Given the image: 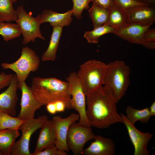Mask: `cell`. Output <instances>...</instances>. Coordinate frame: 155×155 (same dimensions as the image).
I'll return each mask as SVG.
<instances>
[{
    "label": "cell",
    "instance_id": "obj_37",
    "mask_svg": "<svg viewBox=\"0 0 155 155\" xmlns=\"http://www.w3.org/2000/svg\"><path fill=\"white\" fill-rule=\"evenodd\" d=\"M138 1L144 4L154 5L155 4V0H137Z\"/></svg>",
    "mask_w": 155,
    "mask_h": 155
},
{
    "label": "cell",
    "instance_id": "obj_40",
    "mask_svg": "<svg viewBox=\"0 0 155 155\" xmlns=\"http://www.w3.org/2000/svg\"><path fill=\"white\" fill-rule=\"evenodd\" d=\"M17 0H13L14 3H16L17 1Z\"/></svg>",
    "mask_w": 155,
    "mask_h": 155
},
{
    "label": "cell",
    "instance_id": "obj_12",
    "mask_svg": "<svg viewBox=\"0 0 155 155\" xmlns=\"http://www.w3.org/2000/svg\"><path fill=\"white\" fill-rule=\"evenodd\" d=\"M121 115L123 122L127 130L131 141L134 148V155H148L150 151L147 149L148 143L153 135L150 133L143 132L137 129L127 119L125 115L122 113Z\"/></svg>",
    "mask_w": 155,
    "mask_h": 155
},
{
    "label": "cell",
    "instance_id": "obj_34",
    "mask_svg": "<svg viewBox=\"0 0 155 155\" xmlns=\"http://www.w3.org/2000/svg\"><path fill=\"white\" fill-rule=\"evenodd\" d=\"M56 111L57 112H64L66 108V105L64 102L58 100L54 102Z\"/></svg>",
    "mask_w": 155,
    "mask_h": 155
},
{
    "label": "cell",
    "instance_id": "obj_27",
    "mask_svg": "<svg viewBox=\"0 0 155 155\" xmlns=\"http://www.w3.org/2000/svg\"><path fill=\"white\" fill-rule=\"evenodd\" d=\"M24 121L18 117L0 111V131L8 129L19 130L20 126Z\"/></svg>",
    "mask_w": 155,
    "mask_h": 155
},
{
    "label": "cell",
    "instance_id": "obj_25",
    "mask_svg": "<svg viewBox=\"0 0 155 155\" xmlns=\"http://www.w3.org/2000/svg\"><path fill=\"white\" fill-rule=\"evenodd\" d=\"M116 29L106 24L94 28L91 31H86L84 37L90 43H97L99 38L102 36L109 33H114Z\"/></svg>",
    "mask_w": 155,
    "mask_h": 155
},
{
    "label": "cell",
    "instance_id": "obj_32",
    "mask_svg": "<svg viewBox=\"0 0 155 155\" xmlns=\"http://www.w3.org/2000/svg\"><path fill=\"white\" fill-rule=\"evenodd\" d=\"M93 4L109 9L115 5L113 0H91Z\"/></svg>",
    "mask_w": 155,
    "mask_h": 155
},
{
    "label": "cell",
    "instance_id": "obj_9",
    "mask_svg": "<svg viewBox=\"0 0 155 155\" xmlns=\"http://www.w3.org/2000/svg\"><path fill=\"white\" fill-rule=\"evenodd\" d=\"M95 136L91 127L83 126L75 122L68 129L67 137L68 148L74 155L83 154L86 143L94 140Z\"/></svg>",
    "mask_w": 155,
    "mask_h": 155
},
{
    "label": "cell",
    "instance_id": "obj_17",
    "mask_svg": "<svg viewBox=\"0 0 155 155\" xmlns=\"http://www.w3.org/2000/svg\"><path fill=\"white\" fill-rule=\"evenodd\" d=\"M40 129L34 152L55 145L56 134L52 120L48 119Z\"/></svg>",
    "mask_w": 155,
    "mask_h": 155
},
{
    "label": "cell",
    "instance_id": "obj_35",
    "mask_svg": "<svg viewBox=\"0 0 155 155\" xmlns=\"http://www.w3.org/2000/svg\"><path fill=\"white\" fill-rule=\"evenodd\" d=\"M46 106V110L50 114L54 115L57 112L54 102L50 103Z\"/></svg>",
    "mask_w": 155,
    "mask_h": 155
},
{
    "label": "cell",
    "instance_id": "obj_5",
    "mask_svg": "<svg viewBox=\"0 0 155 155\" xmlns=\"http://www.w3.org/2000/svg\"><path fill=\"white\" fill-rule=\"evenodd\" d=\"M40 60L35 52L28 47H23L19 58L12 63L1 64L5 69H10L16 73L18 82L25 81L31 72L36 71L39 68Z\"/></svg>",
    "mask_w": 155,
    "mask_h": 155
},
{
    "label": "cell",
    "instance_id": "obj_11",
    "mask_svg": "<svg viewBox=\"0 0 155 155\" xmlns=\"http://www.w3.org/2000/svg\"><path fill=\"white\" fill-rule=\"evenodd\" d=\"M79 114L72 113L67 117L63 118L59 116L53 117L52 121L56 136L55 146L60 150L68 153L69 150L67 144V137L69 128L73 123L79 121Z\"/></svg>",
    "mask_w": 155,
    "mask_h": 155
},
{
    "label": "cell",
    "instance_id": "obj_24",
    "mask_svg": "<svg viewBox=\"0 0 155 155\" xmlns=\"http://www.w3.org/2000/svg\"><path fill=\"white\" fill-rule=\"evenodd\" d=\"M13 0H0V21L9 22L18 19L16 10L13 6Z\"/></svg>",
    "mask_w": 155,
    "mask_h": 155
},
{
    "label": "cell",
    "instance_id": "obj_10",
    "mask_svg": "<svg viewBox=\"0 0 155 155\" xmlns=\"http://www.w3.org/2000/svg\"><path fill=\"white\" fill-rule=\"evenodd\" d=\"M18 89L22 92L21 109L17 117L20 119L25 121L34 118L36 111L42 106L36 98L25 81L18 82Z\"/></svg>",
    "mask_w": 155,
    "mask_h": 155
},
{
    "label": "cell",
    "instance_id": "obj_20",
    "mask_svg": "<svg viewBox=\"0 0 155 155\" xmlns=\"http://www.w3.org/2000/svg\"><path fill=\"white\" fill-rule=\"evenodd\" d=\"M20 135L18 130L8 129L0 131V150L4 155H10L16 140Z\"/></svg>",
    "mask_w": 155,
    "mask_h": 155
},
{
    "label": "cell",
    "instance_id": "obj_18",
    "mask_svg": "<svg viewBox=\"0 0 155 155\" xmlns=\"http://www.w3.org/2000/svg\"><path fill=\"white\" fill-rule=\"evenodd\" d=\"M72 9L64 13H58L50 9L44 10L40 14L41 24L48 22L53 27L61 26L68 27L72 22Z\"/></svg>",
    "mask_w": 155,
    "mask_h": 155
},
{
    "label": "cell",
    "instance_id": "obj_2",
    "mask_svg": "<svg viewBox=\"0 0 155 155\" xmlns=\"http://www.w3.org/2000/svg\"><path fill=\"white\" fill-rule=\"evenodd\" d=\"M34 96L42 106L57 101L65 103L66 108H71V96L67 82L55 77H34L30 87Z\"/></svg>",
    "mask_w": 155,
    "mask_h": 155
},
{
    "label": "cell",
    "instance_id": "obj_28",
    "mask_svg": "<svg viewBox=\"0 0 155 155\" xmlns=\"http://www.w3.org/2000/svg\"><path fill=\"white\" fill-rule=\"evenodd\" d=\"M73 7L72 11V15L77 19L82 18V14L84 9H87L89 7V4L91 0H72Z\"/></svg>",
    "mask_w": 155,
    "mask_h": 155
},
{
    "label": "cell",
    "instance_id": "obj_39",
    "mask_svg": "<svg viewBox=\"0 0 155 155\" xmlns=\"http://www.w3.org/2000/svg\"><path fill=\"white\" fill-rule=\"evenodd\" d=\"M4 155L2 152L0 150V155Z\"/></svg>",
    "mask_w": 155,
    "mask_h": 155
},
{
    "label": "cell",
    "instance_id": "obj_4",
    "mask_svg": "<svg viewBox=\"0 0 155 155\" xmlns=\"http://www.w3.org/2000/svg\"><path fill=\"white\" fill-rule=\"evenodd\" d=\"M107 67V64L94 59L81 65L77 74L86 96L103 86Z\"/></svg>",
    "mask_w": 155,
    "mask_h": 155
},
{
    "label": "cell",
    "instance_id": "obj_7",
    "mask_svg": "<svg viewBox=\"0 0 155 155\" xmlns=\"http://www.w3.org/2000/svg\"><path fill=\"white\" fill-rule=\"evenodd\" d=\"M66 79L68 84L69 91L71 96V108L78 112L80 116L78 123L83 126L90 127L86 116V96L77 72L70 73Z\"/></svg>",
    "mask_w": 155,
    "mask_h": 155
},
{
    "label": "cell",
    "instance_id": "obj_6",
    "mask_svg": "<svg viewBox=\"0 0 155 155\" xmlns=\"http://www.w3.org/2000/svg\"><path fill=\"white\" fill-rule=\"evenodd\" d=\"M48 119L47 116L42 115L36 119L33 118L24 121L19 128L22 131L21 136L19 140L15 142L10 155H31L29 150L31 137Z\"/></svg>",
    "mask_w": 155,
    "mask_h": 155
},
{
    "label": "cell",
    "instance_id": "obj_31",
    "mask_svg": "<svg viewBox=\"0 0 155 155\" xmlns=\"http://www.w3.org/2000/svg\"><path fill=\"white\" fill-rule=\"evenodd\" d=\"M13 75L12 74H7L3 72L0 73V90L9 86Z\"/></svg>",
    "mask_w": 155,
    "mask_h": 155
},
{
    "label": "cell",
    "instance_id": "obj_29",
    "mask_svg": "<svg viewBox=\"0 0 155 155\" xmlns=\"http://www.w3.org/2000/svg\"><path fill=\"white\" fill-rule=\"evenodd\" d=\"M113 0L115 4L117 6L125 11L136 6L147 5L142 3L137 0Z\"/></svg>",
    "mask_w": 155,
    "mask_h": 155
},
{
    "label": "cell",
    "instance_id": "obj_30",
    "mask_svg": "<svg viewBox=\"0 0 155 155\" xmlns=\"http://www.w3.org/2000/svg\"><path fill=\"white\" fill-rule=\"evenodd\" d=\"M65 151L59 149L55 145L41 151L31 153V155H67Z\"/></svg>",
    "mask_w": 155,
    "mask_h": 155
},
{
    "label": "cell",
    "instance_id": "obj_38",
    "mask_svg": "<svg viewBox=\"0 0 155 155\" xmlns=\"http://www.w3.org/2000/svg\"><path fill=\"white\" fill-rule=\"evenodd\" d=\"M149 111L151 116L155 115V102L154 101L150 108Z\"/></svg>",
    "mask_w": 155,
    "mask_h": 155
},
{
    "label": "cell",
    "instance_id": "obj_33",
    "mask_svg": "<svg viewBox=\"0 0 155 155\" xmlns=\"http://www.w3.org/2000/svg\"><path fill=\"white\" fill-rule=\"evenodd\" d=\"M143 39L144 42H155V29H147L144 34Z\"/></svg>",
    "mask_w": 155,
    "mask_h": 155
},
{
    "label": "cell",
    "instance_id": "obj_15",
    "mask_svg": "<svg viewBox=\"0 0 155 155\" xmlns=\"http://www.w3.org/2000/svg\"><path fill=\"white\" fill-rule=\"evenodd\" d=\"M150 26H144L135 23L127 22L117 29L114 34L130 43L142 44L144 42V34Z\"/></svg>",
    "mask_w": 155,
    "mask_h": 155
},
{
    "label": "cell",
    "instance_id": "obj_1",
    "mask_svg": "<svg viewBox=\"0 0 155 155\" xmlns=\"http://www.w3.org/2000/svg\"><path fill=\"white\" fill-rule=\"evenodd\" d=\"M117 103L110 90L104 86L86 96V114L90 126L104 129L122 123V117L117 111Z\"/></svg>",
    "mask_w": 155,
    "mask_h": 155
},
{
    "label": "cell",
    "instance_id": "obj_22",
    "mask_svg": "<svg viewBox=\"0 0 155 155\" xmlns=\"http://www.w3.org/2000/svg\"><path fill=\"white\" fill-rule=\"evenodd\" d=\"M125 116L127 120L131 124L134 125L136 122L140 121L142 123H148L151 117L149 108L147 107L141 110L137 109L128 106L126 111Z\"/></svg>",
    "mask_w": 155,
    "mask_h": 155
},
{
    "label": "cell",
    "instance_id": "obj_13",
    "mask_svg": "<svg viewBox=\"0 0 155 155\" xmlns=\"http://www.w3.org/2000/svg\"><path fill=\"white\" fill-rule=\"evenodd\" d=\"M18 82L16 75L14 74L8 88L0 94V111L14 117L16 115V107L18 100Z\"/></svg>",
    "mask_w": 155,
    "mask_h": 155
},
{
    "label": "cell",
    "instance_id": "obj_36",
    "mask_svg": "<svg viewBox=\"0 0 155 155\" xmlns=\"http://www.w3.org/2000/svg\"><path fill=\"white\" fill-rule=\"evenodd\" d=\"M142 45L145 47L150 49H154L155 48V42H144Z\"/></svg>",
    "mask_w": 155,
    "mask_h": 155
},
{
    "label": "cell",
    "instance_id": "obj_14",
    "mask_svg": "<svg viewBox=\"0 0 155 155\" xmlns=\"http://www.w3.org/2000/svg\"><path fill=\"white\" fill-rule=\"evenodd\" d=\"M127 22H133L144 26H151L155 22V8L152 5L136 6L126 11Z\"/></svg>",
    "mask_w": 155,
    "mask_h": 155
},
{
    "label": "cell",
    "instance_id": "obj_16",
    "mask_svg": "<svg viewBox=\"0 0 155 155\" xmlns=\"http://www.w3.org/2000/svg\"><path fill=\"white\" fill-rule=\"evenodd\" d=\"M90 146L84 149V155H113L115 152V144L111 139L100 135H96Z\"/></svg>",
    "mask_w": 155,
    "mask_h": 155
},
{
    "label": "cell",
    "instance_id": "obj_21",
    "mask_svg": "<svg viewBox=\"0 0 155 155\" xmlns=\"http://www.w3.org/2000/svg\"><path fill=\"white\" fill-rule=\"evenodd\" d=\"M127 16L125 11L115 4L109 9V18L105 24L116 29L127 23Z\"/></svg>",
    "mask_w": 155,
    "mask_h": 155
},
{
    "label": "cell",
    "instance_id": "obj_26",
    "mask_svg": "<svg viewBox=\"0 0 155 155\" xmlns=\"http://www.w3.org/2000/svg\"><path fill=\"white\" fill-rule=\"evenodd\" d=\"M18 24L0 21V35L3 40L7 42L19 37L21 34Z\"/></svg>",
    "mask_w": 155,
    "mask_h": 155
},
{
    "label": "cell",
    "instance_id": "obj_8",
    "mask_svg": "<svg viewBox=\"0 0 155 155\" xmlns=\"http://www.w3.org/2000/svg\"><path fill=\"white\" fill-rule=\"evenodd\" d=\"M16 10L18 15L16 22L23 37L22 44L25 45L31 41L34 42L37 38L45 40L40 29L41 24L40 22V14L36 17H33L26 11L22 5L18 7Z\"/></svg>",
    "mask_w": 155,
    "mask_h": 155
},
{
    "label": "cell",
    "instance_id": "obj_23",
    "mask_svg": "<svg viewBox=\"0 0 155 155\" xmlns=\"http://www.w3.org/2000/svg\"><path fill=\"white\" fill-rule=\"evenodd\" d=\"M89 16L92 21L94 28L105 24L108 21L109 9L93 4L88 10Z\"/></svg>",
    "mask_w": 155,
    "mask_h": 155
},
{
    "label": "cell",
    "instance_id": "obj_3",
    "mask_svg": "<svg viewBox=\"0 0 155 155\" xmlns=\"http://www.w3.org/2000/svg\"><path fill=\"white\" fill-rule=\"evenodd\" d=\"M130 69L123 61L107 64L103 86L110 91L118 102L124 95L129 84Z\"/></svg>",
    "mask_w": 155,
    "mask_h": 155
},
{
    "label": "cell",
    "instance_id": "obj_19",
    "mask_svg": "<svg viewBox=\"0 0 155 155\" xmlns=\"http://www.w3.org/2000/svg\"><path fill=\"white\" fill-rule=\"evenodd\" d=\"M63 27L57 26L53 27L48 47L43 53L41 57L43 61H53L56 58V53L62 34Z\"/></svg>",
    "mask_w": 155,
    "mask_h": 155
}]
</instances>
